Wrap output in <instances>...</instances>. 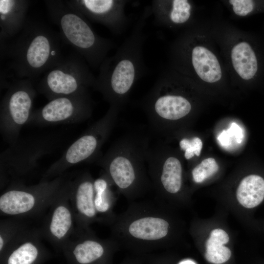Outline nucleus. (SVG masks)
Instances as JSON below:
<instances>
[{"label": "nucleus", "mask_w": 264, "mask_h": 264, "mask_svg": "<svg viewBox=\"0 0 264 264\" xmlns=\"http://www.w3.org/2000/svg\"><path fill=\"white\" fill-rule=\"evenodd\" d=\"M110 227V238L119 248L145 255L166 246L173 226L161 201L156 199L132 202Z\"/></svg>", "instance_id": "obj_2"}, {"label": "nucleus", "mask_w": 264, "mask_h": 264, "mask_svg": "<svg viewBox=\"0 0 264 264\" xmlns=\"http://www.w3.org/2000/svg\"><path fill=\"white\" fill-rule=\"evenodd\" d=\"M229 239L227 233L223 230L215 229L212 230L206 242V259L215 264L227 262L231 256V252L223 245L228 242Z\"/></svg>", "instance_id": "obj_25"}, {"label": "nucleus", "mask_w": 264, "mask_h": 264, "mask_svg": "<svg viewBox=\"0 0 264 264\" xmlns=\"http://www.w3.org/2000/svg\"><path fill=\"white\" fill-rule=\"evenodd\" d=\"M49 17L59 28L62 41L72 46L94 68H99L115 46L111 40L98 35L86 18L64 0H46Z\"/></svg>", "instance_id": "obj_5"}, {"label": "nucleus", "mask_w": 264, "mask_h": 264, "mask_svg": "<svg viewBox=\"0 0 264 264\" xmlns=\"http://www.w3.org/2000/svg\"><path fill=\"white\" fill-rule=\"evenodd\" d=\"M237 198L245 208H252L258 205L264 198V179L255 175L244 177L238 187Z\"/></svg>", "instance_id": "obj_24"}, {"label": "nucleus", "mask_w": 264, "mask_h": 264, "mask_svg": "<svg viewBox=\"0 0 264 264\" xmlns=\"http://www.w3.org/2000/svg\"><path fill=\"white\" fill-rule=\"evenodd\" d=\"M59 33L44 23L27 18L22 31L11 39L0 41V57L9 58L20 79L33 81L63 57Z\"/></svg>", "instance_id": "obj_3"}, {"label": "nucleus", "mask_w": 264, "mask_h": 264, "mask_svg": "<svg viewBox=\"0 0 264 264\" xmlns=\"http://www.w3.org/2000/svg\"><path fill=\"white\" fill-rule=\"evenodd\" d=\"M33 81L20 79L11 84L2 98L0 109V129L10 144L18 139L23 125L28 124L37 91Z\"/></svg>", "instance_id": "obj_10"}, {"label": "nucleus", "mask_w": 264, "mask_h": 264, "mask_svg": "<svg viewBox=\"0 0 264 264\" xmlns=\"http://www.w3.org/2000/svg\"><path fill=\"white\" fill-rule=\"evenodd\" d=\"M181 150L184 151V157L186 159H190L195 155L199 156L202 147V142L198 137L191 138H184L179 142Z\"/></svg>", "instance_id": "obj_28"}, {"label": "nucleus", "mask_w": 264, "mask_h": 264, "mask_svg": "<svg viewBox=\"0 0 264 264\" xmlns=\"http://www.w3.org/2000/svg\"><path fill=\"white\" fill-rule=\"evenodd\" d=\"M147 164L157 199L168 198L181 192L183 185L182 164L177 157L167 154L160 143L150 146Z\"/></svg>", "instance_id": "obj_11"}, {"label": "nucleus", "mask_w": 264, "mask_h": 264, "mask_svg": "<svg viewBox=\"0 0 264 264\" xmlns=\"http://www.w3.org/2000/svg\"><path fill=\"white\" fill-rule=\"evenodd\" d=\"M27 226L18 220H2L0 222V256L26 229Z\"/></svg>", "instance_id": "obj_26"}, {"label": "nucleus", "mask_w": 264, "mask_h": 264, "mask_svg": "<svg viewBox=\"0 0 264 264\" xmlns=\"http://www.w3.org/2000/svg\"><path fill=\"white\" fill-rule=\"evenodd\" d=\"M30 1L0 0V41L11 39L23 29Z\"/></svg>", "instance_id": "obj_19"}, {"label": "nucleus", "mask_w": 264, "mask_h": 264, "mask_svg": "<svg viewBox=\"0 0 264 264\" xmlns=\"http://www.w3.org/2000/svg\"><path fill=\"white\" fill-rule=\"evenodd\" d=\"M96 77L85 59L78 53L62 57L44 73L36 89L49 101L55 98L88 91Z\"/></svg>", "instance_id": "obj_9"}, {"label": "nucleus", "mask_w": 264, "mask_h": 264, "mask_svg": "<svg viewBox=\"0 0 264 264\" xmlns=\"http://www.w3.org/2000/svg\"><path fill=\"white\" fill-rule=\"evenodd\" d=\"M152 15L146 6L132 31L115 53L103 61L93 88L99 91L110 106L121 110L137 80L147 72L143 47L147 39L144 32L147 19Z\"/></svg>", "instance_id": "obj_1"}, {"label": "nucleus", "mask_w": 264, "mask_h": 264, "mask_svg": "<svg viewBox=\"0 0 264 264\" xmlns=\"http://www.w3.org/2000/svg\"><path fill=\"white\" fill-rule=\"evenodd\" d=\"M71 180L67 179L49 208L41 228L43 238L57 250L62 248L74 233L76 224L70 202Z\"/></svg>", "instance_id": "obj_14"}, {"label": "nucleus", "mask_w": 264, "mask_h": 264, "mask_svg": "<svg viewBox=\"0 0 264 264\" xmlns=\"http://www.w3.org/2000/svg\"><path fill=\"white\" fill-rule=\"evenodd\" d=\"M174 77L168 72L159 75L140 102L150 128L159 136L164 132L169 122L183 119L192 110L190 100L184 95L176 92Z\"/></svg>", "instance_id": "obj_7"}, {"label": "nucleus", "mask_w": 264, "mask_h": 264, "mask_svg": "<svg viewBox=\"0 0 264 264\" xmlns=\"http://www.w3.org/2000/svg\"><path fill=\"white\" fill-rule=\"evenodd\" d=\"M190 52L191 65L201 80L212 83L221 79L222 72L220 65L211 51L204 46L196 45Z\"/></svg>", "instance_id": "obj_22"}, {"label": "nucleus", "mask_w": 264, "mask_h": 264, "mask_svg": "<svg viewBox=\"0 0 264 264\" xmlns=\"http://www.w3.org/2000/svg\"><path fill=\"white\" fill-rule=\"evenodd\" d=\"M231 57L233 67L242 78L249 80L253 77L258 69L257 60L247 43L240 42L234 46Z\"/></svg>", "instance_id": "obj_23"}, {"label": "nucleus", "mask_w": 264, "mask_h": 264, "mask_svg": "<svg viewBox=\"0 0 264 264\" xmlns=\"http://www.w3.org/2000/svg\"><path fill=\"white\" fill-rule=\"evenodd\" d=\"M230 134L227 131H223L219 136L218 140L223 146H228L230 144Z\"/></svg>", "instance_id": "obj_33"}, {"label": "nucleus", "mask_w": 264, "mask_h": 264, "mask_svg": "<svg viewBox=\"0 0 264 264\" xmlns=\"http://www.w3.org/2000/svg\"><path fill=\"white\" fill-rule=\"evenodd\" d=\"M66 180L62 175L33 185L12 184L0 196V215L23 218L41 215L49 209Z\"/></svg>", "instance_id": "obj_6"}, {"label": "nucleus", "mask_w": 264, "mask_h": 264, "mask_svg": "<svg viewBox=\"0 0 264 264\" xmlns=\"http://www.w3.org/2000/svg\"><path fill=\"white\" fill-rule=\"evenodd\" d=\"M55 142L47 138L18 140L0 156V168L12 176H22L31 172L39 159L51 151Z\"/></svg>", "instance_id": "obj_15"}, {"label": "nucleus", "mask_w": 264, "mask_h": 264, "mask_svg": "<svg viewBox=\"0 0 264 264\" xmlns=\"http://www.w3.org/2000/svg\"><path fill=\"white\" fill-rule=\"evenodd\" d=\"M144 262L143 255H134L133 257L126 259L120 264H143Z\"/></svg>", "instance_id": "obj_32"}, {"label": "nucleus", "mask_w": 264, "mask_h": 264, "mask_svg": "<svg viewBox=\"0 0 264 264\" xmlns=\"http://www.w3.org/2000/svg\"><path fill=\"white\" fill-rule=\"evenodd\" d=\"M120 109L110 106L106 113L65 152L43 174L41 180H50L63 175L69 168L84 162L92 161L99 156L101 149L110 135Z\"/></svg>", "instance_id": "obj_8"}, {"label": "nucleus", "mask_w": 264, "mask_h": 264, "mask_svg": "<svg viewBox=\"0 0 264 264\" xmlns=\"http://www.w3.org/2000/svg\"><path fill=\"white\" fill-rule=\"evenodd\" d=\"M218 170L219 165L214 158H206L192 170L193 179L196 183H201L215 174Z\"/></svg>", "instance_id": "obj_27"}, {"label": "nucleus", "mask_w": 264, "mask_h": 264, "mask_svg": "<svg viewBox=\"0 0 264 264\" xmlns=\"http://www.w3.org/2000/svg\"><path fill=\"white\" fill-rule=\"evenodd\" d=\"M113 187H115L105 173L94 179V202L99 221L110 226L117 216L114 207L117 196Z\"/></svg>", "instance_id": "obj_21"}, {"label": "nucleus", "mask_w": 264, "mask_h": 264, "mask_svg": "<svg viewBox=\"0 0 264 264\" xmlns=\"http://www.w3.org/2000/svg\"><path fill=\"white\" fill-rule=\"evenodd\" d=\"M65 3L86 18L107 27L117 35L123 33L129 20L125 13L127 0H69Z\"/></svg>", "instance_id": "obj_16"}, {"label": "nucleus", "mask_w": 264, "mask_h": 264, "mask_svg": "<svg viewBox=\"0 0 264 264\" xmlns=\"http://www.w3.org/2000/svg\"><path fill=\"white\" fill-rule=\"evenodd\" d=\"M94 181L88 171L71 180L69 198L75 220L74 232L88 230L91 224L100 223L94 202Z\"/></svg>", "instance_id": "obj_17"}, {"label": "nucleus", "mask_w": 264, "mask_h": 264, "mask_svg": "<svg viewBox=\"0 0 264 264\" xmlns=\"http://www.w3.org/2000/svg\"><path fill=\"white\" fill-rule=\"evenodd\" d=\"M145 262L147 264H164L162 257L160 255H144Z\"/></svg>", "instance_id": "obj_31"}, {"label": "nucleus", "mask_w": 264, "mask_h": 264, "mask_svg": "<svg viewBox=\"0 0 264 264\" xmlns=\"http://www.w3.org/2000/svg\"><path fill=\"white\" fill-rule=\"evenodd\" d=\"M229 2L233 5L235 13L240 16H244L250 13L254 6V2L250 0H231Z\"/></svg>", "instance_id": "obj_29"}, {"label": "nucleus", "mask_w": 264, "mask_h": 264, "mask_svg": "<svg viewBox=\"0 0 264 264\" xmlns=\"http://www.w3.org/2000/svg\"><path fill=\"white\" fill-rule=\"evenodd\" d=\"M119 249L112 238L100 239L90 229L75 232L61 251L69 264H112Z\"/></svg>", "instance_id": "obj_13"}, {"label": "nucleus", "mask_w": 264, "mask_h": 264, "mask_svg": "<svg viewBox=\"0 0 264 264\" xmlns=\"http://www.w3.org/2000/svg\"><path fill=\"white\" fill-rule=\"evenodd\" d=\"M150 6L154 22L158 26L181 25L191 16L192 5L187 0H154Z\"/></svg>", "instance_id": "obj_20"}, {"label": "nucleus", "mask_w": 264, "mask_h": 264, "mask_svg": "<svg viewBox=\"0 0 264 264\" xmlns=\"http://www.w3.org/2000/svg\"><path fill=\"white\" fill-rule=\"evenodd\" d=\"M150 146L147 136L129 133L98 160L119 194L129 201H134L152 187L147 164Z\"/></svg>", "instance_id": "obj_4"}, {"label": "nucleus", "mask_w": 264, "mask_h": 264, "mask_svg": "<svg viewBox=\"0 0 264 264\" xmlns=\"http://www.w3.org/2000/svg\"><path fill=\"white\" fill-rule=\"evenodd\" d=\"M92 110L88 91L60 97L32 111L28 124L44 126L78 123L89 118Z\"/></svg>", "instance_id": "obj_12"}, {"label": "nucleus", "mask_w": 264, "mask_h": 264, "mask_svg": "<svg viewBox=\"0 0 264 264\" xmlns=\"http://www.w3.org/2000/svg\"><path fill=\"white\" fill-rule=\"evenodd\" d=\"M178 264H196L194 261L190 260H184L180 262Z\"/></svg>", "instance_id": "obj_34"}, {"label": "nucleus", "mask_w": 264, "mask_h": 264, "mask_svg": "<svg viewBox=\"0 0 264 264\" xmlns=\"http://www.w3.org/2000/svg\"><path fill=\"white\" fill-rule=\"evenodd\" d=\"M40 229L26 228L0 256V264H42L49 253Z\"/></svg>", "instance_id": "obj_18"}, {"label": "nucleus", "mask_w": 264, "mask_h": 264, "mask_svg": "<svg viewBox=\"0 0 264 264\" xmlns=\"http://www.w3.org/2000/svg\"><path fill=\"white\" fill-rule=\"evenodd\" d=\"M228 131L230 133L235 136L238 142H241L242 136V131L238 125L235 123H233L231 124V128L228 130Z\"/></svg>", "instance_id": "obj_30"}]
</instances>
